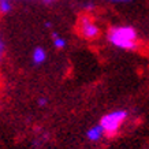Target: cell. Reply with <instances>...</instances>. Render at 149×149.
<instances>
[{
  "mask_svg": "<svg viewBox=\"0 0 149 149\" xmlns=\"http://www.w3.org/2000/svg\"><path fill=\"white\" fill-rule=\"evenodd\" d=\"M108 40L115 47L122 49H134L137 45V32L131 26L112 27L108 34Z\"/></svg>",
  "mask_w": 149,
  "mask_h": 149,
  "instance_id": "6da1fadb",
  "label": "cell"
},
{
  "mask_svg": "<svg viewBox=\"0 0 149 149\" xmlns=\"http://www.w3.org/2000/svg\"><path fill=\"white\" fill-rule=\"evenodd\" d=\"M126 118H127L126 111H115V112H111L101 118L100 126L103 127L104 133L113 134V133L118 131L119 127L122 126V123L126 120Z\"/></svg>",
  "mask_w": 149,
  "mask_h": 149,
  "instance_id": "7a4b0ae2",
  "label": "cell"
},
{
  "mask_svg": "<svg viewBox=\"0 0 149 149\" xmlns=\"http://www.w3.org/2000/svg\"><path fill=\"white\" fill-rule=\"evenodd\" d=\"M99 33H100L99 27L92 22L91 18L84 17V18L81 19V34L85 37V38H89V40L96 38V37L99 36Z\"/></svg>",
  "mask_w": 149,
  "mask_h": 149,
  "instance_id": "3957f363",
  "label": "cell"
},
{
  "mask_svg": "<svg viewBox=\"0 0 149 149\" xmlns=\"http://www.w3.org/2000/svg\"><path fill=\"white\" fill-rule=\"evenodd\" d=\"M103 134H104V130H103V127L100 126V125L99 126L92 127L91 130L86 133V136H88V138H89L91 141H99Z\"/></svg>",
  "mask_w": 149,
  "mask_h": 149,
  "instance_id": "277c9868",
  "label": "cell"
},
{
  "mask_svg": "<svg viewBox=\"0 0 149 149\" xmlns=\"http://www.w3.org/2000/svg\"><path fill=\"white\" fill-rule=\"evenodd\" d=\"M45 58H47V54L42 48H36L33 51V62L36 64H41L45 60Z\"/></svg>",
  "mask_w": 149,
  "mask_h": 149,
  "instance_id": "5b68a950",
  "label": "cell"
},
{
  "mask_svg": "<svg viewBox=\"0 0 149 149\" xmlns=\"http://www.w3.org/2000/svg\"><path fill=\"white\" fill-rule=\"evenodd\" d=\"M11 11V3L10 0H0V13L7 14Z\"/></svg>",
  "mask_w": 149,
  "mask_h": 149,
  "instance_id": "8992f818",
  "label": "cell"
},
{
  "mask_svg": "<svg viewBox=\"0 0 149 149\" xmlns=\"http://www.w3.org/2000/svg\"><path fill=\"white\" fill-rule=\"evenodd\" d=\"M54 45L56 47V48H64V47H66V40H64V38L58 37V34H55V37H54Z\"/></svg>",
  "mask_w": 149,
  "mask_h": 149,
  "instance_id": "52a82bcc",
  "label": "cell"
},
{
  "mask_svg": "<svg viewBox=\"0 0 149 149\" xmlns=\"http://www.w3.org/2000/svg\"><path fill=\"white\" fill-rule=\"evenodd\" d=\"M3 54H4V44H3V41L0 40V59L3 58Z\"/></svg>",
  "mask_w": 149,
  "mask_h": 149,
  "instance_id": "ba28073f",
  "label": "cell"
},
{
  "mask_svg": "<svg viewBox=\"0 0 149 149\" xmlns=\"http://www.w3.org/2000/svg\"><path fill=\"white\" fill-rule=\"evenodd\" d=\"M38 105H40V107H44V105H47V99L41 97V99L38 100Z\"/></svg>",
  "mask_w": 149,
  "mask_h": 149,
  "instance_id": "9c48e42d",
  "label": "cell"
},
{
  "mask_svg": "<svg viewBox=\"0 0 149 149\" xmlns=\"http://www.w3.org/2000/svg\"><path fill=\"white\" fill-rule=\"evenodd\" d=\"M109 1H115V3H129V1H133V0H109Z\"/></svg>",
  "mask_w": 149,
  "mask_h": 149,
  "instance_id": "30bf717a",
  "label": "cell"
},
{
  "mask_svg": "<svg viewBox=\"0 0 149 149\" xmlns=\"http://www.w3.org/2000/svg\"><path fill=\"white\" fill-rule=\"evenodd\" d=\"M93 7H95V6H93V3H89V4H85V10H92V8H93Z\"/></svg>",
  "mask_w": 149,
  "mask_h": 149,
  "instance_id": "8fae6325",
  "label": "cell"
},
{
  "mask_svg": "<svg viewBox=\"0 0 149 149\" xmlns=\"http://www.w3.org/2000/svg\"><path fill=\"white\" fill-rule=\"evenodd\" d=\"M45 1H51V0H45Z\"/></svg>",
  "mask_w": 149,
  "mask_h": 149,
  "instance_id": "7c38bea8",
  "label": "cell"
}]
</instances>
